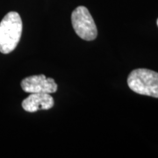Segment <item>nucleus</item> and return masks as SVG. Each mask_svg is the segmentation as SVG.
Returning a JSON list of instances; mask_svg holds the SVG:
<instances>
[{
    "label": "nucleus",
    "instance_id": "nucleus-6",
    "mask_svg": "<svg viewBox=\"0 0 158 158\" xmlns=\"http://www.w3.org/2000/svg\"><path fill=\"white\" fill-rule=\"evenodd\" d=\"M156 24H157V27H158V19H157V20H156Z\"/></svg>",
    "mask_w": 158,
    "mask_h": 158
},
{
    "label": "nucleus",
    "instance_id": "nucleus-2",
    "mask_svg": "<svg viewBox=\"0 0 158 158\" xmlns=\"http://www.w3.org/2000/svg\"><path fill=\"white\" fill-rule=\"evenodd\" d=\"M127 85L135 93L158 98V73L154 70L134 69L127 77Z\"/></svg>",
    "mask_w": 158,
    "mask_h": 158
},
{
    "label": "nucleus",
    "instance_id": "nucleus-1",
    "mask_svg": "<svg viewBox=\"0 0 158 158\" xmlns=\"http://www.w3.org/2000/svg\"><path fill=\"white\" fill-rule=\"evenodd\" d=\"M22 20L16 11H10L0 22V52L9 54L16 48L22 34Z\"/></svg>",
    "mask_w": 158,
    "mask_h": 158
},
{
    "label": "nucleus",
    "instance_id": "nucleus-3",
    "mask_svg": "<svg viewBox=\"0 0 158 158\" xmlns=\"http://www.w3.org/2000/svg\"><path fill=\"white\" fill-rule=\"evenodd\" d=\"M71 23L76 34L81 39L90 41L97 38L96 24L89 10L85 6H78L72 11Z\"/></svg>",
    "mask_w": 158,
    "mask_h": 158
},
{
    "label": "nucleus",
    "instance_id": "nucleus-5",
    "mask_svg": "<svg viewBox=\"0 0 158 158\" xmlns=\"http://www.w3.org/2000/svg\"><path fill=\"white\" fill-rule=\"evenodd\" d=\"M54 98L48 93H30L22 102V107L28 113L40 110H48L54 106Z\"/></svg>",
    "mask_w": 158,
    "mask_h": 158
},
{
    "label": "nucleus",
    "instance_id": "nucleus-4",
    "mask_svg": "<svg viewBox=\"0 0 158 158\" xmlns=\"http://www.w3.org/2000/svg\"><path fill=\"white\" fill-rule=\"evenodd\" d=\"M21 88L27 93H55L57 90V84L51 77L44 75L27 77L21 81Z\"/></svg>",
    "mask_w": 158,
    "mask_h": 158
}]
</instances>
